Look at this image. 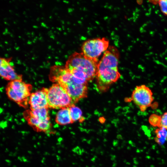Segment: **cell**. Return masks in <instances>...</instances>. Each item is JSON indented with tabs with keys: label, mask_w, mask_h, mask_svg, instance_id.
I'll list each match as a JSON object with an SVG mask.
<instances>
[{
	"label": "cell",
	"mask_w": 167,
	"mask_h": 167,
	"mask_svg": "<svg viewBox=\"0 0 167 167\" xmlns=\"http://www.w3.org/2000/svg\"><path fill=\"white\" fill-rule=\"evenodd\" d=\"M0 75L5 79L11 80H22V76L17 75L13 66L9 63L6 64L0 65Z\"/></svg>",
	"instance_id": "cell-9"
},
{
	"label": "cell",
	"mask_w": 167,
	"mask_h": 167,
	"mask_svg": "<svg viewBox=\"0 0 167 167\" xmlns=\"http://www.w3.org/2000/svg\"><path fill=\"white\" fill-rule=\"evenodd\" d=\"M33 27L34 28H38V27L35 25H34L33 26Z\"/></svg>",
	"instance_id": "cell-21"
},
{
	"label": "cell",
	"mask_w": 167,
	"mask_h": 167,
	"mask_svg": "<svg viewBox=\"0 0 167 167\" xmlns=\"http://www.w3.org/2000/svg\"><path fill=\"white\" fill-rule=\"evenodd\" d=\"M27 111L30 115L37 120L39 125L45 121L49 120L48 108L31 110Z\"/></svg>",
	"instance_id": "cell-11"
},
{
	"label": "cell",
	"mask_w": 167,
	"mask_h": 167,
	"mask_svg": "<svg viewBox=\"0 0 167 167\" xmlns=\"http://www.w3.org/2000/svg\"><path fill=\"white\" fill-rule=\"evenodd\" d=\"M50 57H51L50 56H49L48 57V58H50Z\"/></svg>",
	"instance_id": "cell-34"
},
{
	"label": "cell",
	"mask_w": 167,
	"mask_h": 167,
	"mask_svg": "<svg viewBox=\"0 0 167 167\" xmlns=\"http://www.w3.org/2000/svg\"><path fill=\"white\" fill-rule=\"evenodd\" d=\"M36 38H34V40H34V41H36Z\"/></svg>",
	"instance_id": "cell-31"
},
{
	"label": "cell",
	"mask_w": 167,
	"mask_h": 167,
	"mask_svg": "<svg viewBox=\"0 0 167 167\" xmlns=\"http://www.w3.org/2000/svg\"><path fill=\"white\" fill-rule=\"evenodd\" d=\"M56 28H57V29H58L59 30H61V28H58V27H56Z\"/></svg>",
	"instance_id": "cell-24"
},
{
	"label": "cell",
	"mask_w": 167,
	"mask_h": 167,
	"mask_svg": "<svg viewBox=\"0 0 167 167\" xmlns=\"http://www.w3.org/2000/svg\"><path fill=\"white\" fill-rule=\"evenodd\" d=\"M32 35H33L34 33H33V32H32Z\"/></svg>",
	"instance_id": "cell-32"
},
{
	"label": "cell",
	"mask_w": 167,
	"mask_h": 167,
	"mask_svg": "<svg viewBox=\"0 0 167 167\" xmlns=\"http://www.w3.org/2000/svg\"><path fill=\"white\" fill-rule=\"evenodd\" d=\"M52 29L54 28L53 27H52Z\"/></svg>",
	"instance_id": "cell-40"
},
{
	"label": "cell",
	"mask_w": 167,
	"mask_h": 167,
	"mask_svg": "<svg viewBox=\"0 0 167 167\" xmlns=\"http://www.w3.org/2000/svg\"><path fill=\"white\" fill-rule=\"evenodd\" d=\"M57 82L66 90L74 104L87 96V85L82 84L74 77L67 69L63 71L59 74Z\"/></svg>",
	"instance_id": "cell-2"
},
{
	"label": "cell",
	"mask_w": 167,
	"mask_h": 167,
	"mask_svg": "<svg viewBox=\"0 0 167 167\" xmlns=\"http://www.w3.org/2000/svg\"><path fill=\"white\" fill-rule=\"evenodd\" d=\"M52 17V16H51V15H50V16L49 17V18H51V17Z\"/></svg>",
	"instance_id": "cell-29"
},
{
	"label": "cell",
	"mask_w": 167,
	"mask_h": 167,
	"mask_svg": "<svg viewBox=\"0 0 167 167\" xmlns=\"http://www.w3.org/2000/svg\"><path fill=\"white\" fill-rule=\"evenodd\" d=\"M50 37L54 39V36L53 35H51L50 36Z\"/></svg>",
	"instance_id": "cell-19"
},
{
	"label": "cell",
	"mask_w": 167,
	"mask_h": 167,
	"mask_svg": "<svg viewBox=\"0 0 167 167\" xmlns=\"http://www.w3.org/2000/svg\"><path fill=\"white\" fill-rule=\"evenodd\" d=\"M41 25L42 26V27H45V28H46L47 26L46 25V24L43 22L41 23Z\"/></svg>",
	"instance_id": "cell-17"
},
{
	"label": "cell",
	"mask_w": 167,
	"mask_h": 167,
	"mask_svg": "<svg viewBox=\"0 0 167 167\" xmlns=\"http://www.w3.org/2000/svg\"><path fill=\"white\" fill-rule=\"evenodd\" d=\"M155 132V141L159 145H163L167 141V129L163 127H159Z\"/></svg>",
	"instance_id": "cell-12"
},
{
	"label": "cell",
	"mask_w": 167,
	"mask_h": 167,
	"mask_svg": "<svg viewBox=\"0 0 167 167\" xmlns=\"http://www.w3.org/2000/svg\"><path fill=\"white\" fill-rule=\"evenodd\" d=\"M98 62L86 57L82 52H75L69 58L66 68H75L84 72L88 81L96 77Z\"/></svg>",
	"instance_id": "cell-3"
},
{
	"label": "cell",
	"mask_w": 167,
	"mask_h": 167,
	"mask_svg": "<svg viewBox=\"0 0 167 167\" xmlns=\"http://www.w3.org/2000/svg\"><path fill=\"white\" fill-rule=\"evenodd\" d=\"M118 58L116 48L110 46L98 62L96 77L97 86L100 90L106 91L120 77L118 67Z\"/></svg>",
	"instance_id": "cell-1"
},
{
	"label": "cell",
	"mask_w": 167,
	"mask_h": 167,
	"mask_svg": "<svg viewBox=\"0 0 167 167\" xmlns=\"http://www.w3.org/2000/svg\"><path fill=\"white\" fill-rule=\"evenodd\" d=\"M32 42H33L34 43V42H35V41L33 40V41H32Z\"/></svg>",
	"instance_id": "cell-33"
},
{
	"label": "cell",
	"mask_w": 167,
	"mask_h": 167,
	"mask_svg": "<svg viewBox=\"0 0 167 167\" xmlns=\"http://www.w3.org/2000/svg\"><path fill=\"white\" fill-rule=\"evenodd\" d=\"M47 97L50 108L61 109L74 105L66 90L58 84H53L48 89Z\"/></svg>",
	"instance_id": "cell-5"
},
{
	"label": "cell",
	"mask_w": 167,
	"mask_h": 167,
	"mask_svg": "<svg viewBox=\"0 0 167 167\" xmlns=\"http://www.w3.org/2000/svg\"><path fill=\"white\" fill-rule=\"evenodd\" d=\"M109 43L105 37L88 40L82 45V53L88 58L98 61V57L109 47Z\"/></svg>",
	"instance_id": "cell-6"
},
{
	"label": "cell",
	"mask_w": 167,
	"mask_h": 167,
	"mask_svg": "<svg viewBox=\"0 0 167 167\" xmlns=\"http://www.w3.org/2000/svg\"><path fill=\"white\" fill-rule=\"evenodd\" d=\"M161 116L160 127H163L167 129V111Z\"/></svg>",
	"instance_id": "cell-16"
},
{
	"label": "cell",
	"mask_w": 167,
	"mask_h": 167,
	"mask_svg": "<svg viewBox=\"0 0 167 167\" xmlns=\"http://www.w3.org/2000/svg\"><path fill=\"white\" fill-rule=\"evenodd\" d=\"M39 18H38L37 19V20H38V19H39Z\"/></svg>",
	"instance_id": "cell-36"
},
{
	"label": "cell",
	"mask_w": 167,
	"mask_h": 167,
	"mask_svg": "<svg viewBox=\"0 0 167 167\" xmlns=\"http://www.w3.org/2000/svg\"><path fill=\"white\" fill-rule=\"evenodd\" d=\"M5 56L6 57H7L8 54H5Z\"/></svg>",
	"instance_id": "cell-27"
},
{
	"label": "cell",
	"mask_w": 167,
	"mask_h": 167,
	"mask_svg": "<svg viewBox=\"0 0 167 167\" xmlns=\"http://www.w3.org/2000/svg\"><path fill=\"white\" fill-rule=\"evenodd\" d=\"M40 6V7H42V4H41Z\"/></svg>",
	"instance_id": "cell-26"
},
{
	"label": "cell",
	"mask_w": 167,
	"mask_h": 167,
	"mask_svg": "<svg viewBox=\"0 0 167 167\" xmlns=\"http://www.w3.org/2000/svg\"><path fill=\"white\" fill-rule=\"evenodd\" d=\"M15 49L16 50H18L19 49V47H16V48H15Z\"/></svg>",
	"instance_id": "cell-22"
},
{
	"label": "cell",
	"mask_w": 167,
	"mask_h": 167,
	"mask_svg": "<svg viewBox=\"0 0 167 167\" xmlns=\"http://www.w3.org/2000/svg\"><path fill=\"white\" fill-rule=\"evenodd\" d=\"M159 3L161 11L167 15V0H160Z\"/></svg>",
	"instance_id": "cell-15"
},
{
	"label": "cell",
	"mask_w": 167,
	"mask_h": 167,
	"mask_svg": "<svg viewBox=\"0 0 167 167\" xmlns=\"http://www.w3.org/2000/svg\"><path fill=\"white\" fill-rule=\"evenodd\" d=\"M52 50H54V49L53 48V49H52Z\"/></svg>",
	"instance_id": "cell-38"
},
{
	"label": "cell",
	"mask_w": 167,
	"mask_h": 167,
	"mask_svg": "<svg viewBox=\"0 0 167 167\" xmlns=\"http://www.w3.org/2000/svg\"><path fill=\"white\" fill-rule=\"evenodd\" d=\"M55 121L57 124L62 125L73 123L70 115L69 107L60 109L57 113Z\"/></svg>",
	"instance_id": "cell-10"
},
{
	"label": "cell",
	"mask_w": 167,
	"mask_h": 167,
	"mask_svg": "<svg viewBox=\"0 0 167 167\" xmlns=\"http://www.w3.org/2000/svg\"><path fill=\"white\" fill-rule=\"evenodd\" d=\"M39 36H40V34H39Z\"/></svg>",
	"instance_id": "cell-41"
},
{
	"label": "cell",
	"mask_w": 167,
	"mask_h": 167,
	"mask_svg": "<svg viewBox=\"0 0 167 167\" xmlns=\"http://www.w3.org/2000/svg\"><path fill=\"white\" fill-rule=\"evenodd\" d=\"M161 120V116L156 114H152L149 117V122L152 126L160 127Z\"/></svg>",
	"instance_id": "cell-14"
},
{
	"label": "cell",
	"mask_w": 167,
	"mask_h": 167,
	"mask_svg": "<svg viewBox=\"0 0 167 167\" xmlns=\"http://www.w3.org/2000/svg\"><path fill=\"white\" fill-rule=\"evenodd\" d=\"M48 89L44 88L31 94L28 101L31 110L49 107L47 97Z\"/></svg>",
	"instance_id": "cell-8"
},
{
	"label": "cell",
	"mask_w": 167,
	"mask_h": 167,
	"mask_svg": "<svg viewBox=\"0 0 167 167\" xmlns=\"http://www.w3.org/2000/svg\"><path fill=\"white\" fill-rule=\"evenodd\" d=\"M131 100L142 111H144L151 106L153 100L151 90L144 85L136 86L131 96Z\"/></svg>",
	"instance_id": "cell-7"
},
{
	"label": "cell",
	"mask_w": 167,
	"mask_h": 167,
	"mask_svg": "<svg viewBox=\"0 0 167 167\" xmlns=\"http://www.w3.org/2000/svg\"><path fill=\"white\" fill-rule=\"evenodd\" d=\"M11 34V35H10L11 36V37H12V36H13L12 35V34Z\"/></svg>",
	"instance_id": "cell-30"
},
{
	"label": "cell",
	"mask_w": 167,
	"mask_h": 167,
	"mask_svg": "<svg viewBox=\"0 0 167 167\" xmlns=\"http://www.w3.org/2000/svg\"><path fill=\"white\" fill-rule=\"evenodd\" d=\"M55 58H58V57H55Z\"/></svg>",
	"instance_id": "cell-35"
},
{
	"label": "cell",
	"mask_w": 167,
	"mask_h": 167,
	"mask_svg": "<svg viewBox=\"0 0 167 167\" xmlns=\"http://www.w3.org/2000/svg\"><path fill=\"white\" fill-rule=\"evenodd\" d=\"M19 38H20V37H21V36H19Z\"/></svg>",
	"instance_id": "cell-39"
},
{
	"label": "cell",
	"mask_w": 167,
	"mask_h": 167,
	"mask_svg": "<svg viewBox=\"0 0 167 167\" xmlns=\"http://www.w3.org/2000/svg\"><path fill=\"white\" fill-rule=\"evenodd\" d=\"M51 48V45H49L48 47V48L49 49H50Z\"/></svg>",
	"instance_id": "cell-23"
},
{
	"label": "cell",
	"mask_w": 167,
	"mask_h": 167,
	"mask_svg": "<svg viewBox=\"0 0 167 167\" xmlns=\"http://www.w3.org/2000/svg\"><path fill=\"white\" fill-rule=\"evenodd\" d=\"M5 43L6 44H7L8 43L6 41H5Z\"/></svg>",
	"instance_id": "cell-28"
},
{
	"label": "cell",
	"mask_w": 167,
	"mask_h": 167,
	"mask_svg": "<svg viewBox=\"0 0 167 167\" xmlns=\"http://www.w3.org/2000/svg\"><path fill=\"white\" fill-rule=\"evenodd\" d=\"M6 34V32H3V35H5Z\"/></svg>",
	"instance_id": "cell-25"
},
{
	"label": "cell",
	"mask_w": 167,
	"mask_h": 167,
	"mask_svg": "<svg viewBox=\"0 0 167 167\" xmlns=\"http://www.w3.org/2000/svg\"><path fill=\"white\" fill-rule=\"evenodd\" d=\"M9 63L11 66H13L14 65V63L12 62L9 61Z\"/></svg>",
	"instance_id": "cell-18"
},
{
	"label": "cell",
	"mask_w": 167,
	"mask_h": 167,
	"mask_svg": "<svg viewBox=\"0 0 167 167\" xmlns=\"http://www.w3.org/2000/svg\"><path fill=\"white\" fill-rule=\"evenodd\" d=\"M4 23L5 24H7L6 22H4Z\"/></svg>",
	"instance_id": "cell-37"
},
{
	"label": "cell",
	"mask_w": 167,
	"mask_h": 167,
	"mask_svg": "<svg viewBox=\"0 0 167 167\" xmlns=\"http://www.w3.org/2000/svg\"><path fill=\"white\" fill-rule=\"evenodd\" d=\"M69 109L70 115L73 122L78 120L81 122L83 121L82 111L79 108L73 105L69 107Z\"/></svg>",
	"instance_id": "cell-13"
},
{
	"label": "cell",
	"mask_w": 167,
	"mask_h": 167,
	"mask_svg": "<svg viewBox=\"0 0 167 167\" xmlns=\"http://www.w3.org/2000/svg\"><path fill=\"white\" fill-rule=\"evenodd\" d=\"M27 43L28 44H32V42L28 40L27 42Z\"/></svg>",
	"instance_id": "cell-20"
},
{
	"label": "cell",
	"mask_w": 167,
	"mask_h": 167,
	"mask_svg": "<svg viewBox=\"0 0 167 167\" xmlns=\"http://www.w3.org/2000/svg\"><path fill=\"white\" fill-rule=\"evenodd\" d=\"M32 86L22 81H11L6 88V94L10 99L19 105L25 107L27 106L28 98L31 95Z\"/></svg>",
	"instance_id": "cell-4"
}]
</instances>
